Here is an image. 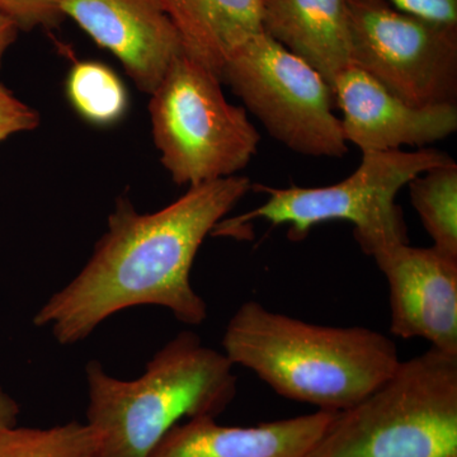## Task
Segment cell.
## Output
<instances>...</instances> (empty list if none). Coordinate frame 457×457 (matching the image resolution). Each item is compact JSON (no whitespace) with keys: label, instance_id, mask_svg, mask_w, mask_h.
Instances as JSON below:
<instances>
[{"label":"cell","instance_id":"obj_4","mask_svg":"<svg viewBox=\"0 0 457 457\" xmlns=\"http://www.w3.org/2000/svg\"><path fill=\"white\" fill-rule=\"evenodd\" d=\"M309 457H457V356L429 348L337 411Z\"/></svg>","mask_w":457,"mask_h":457},{"label":"cell","instance_id":"obj_22","mask_svg":"<svg viewBox=\"0 0 457 457\" xmlns=\"http://www.w3.org/2000/svg\"><path fill=\"white\" fill-rule=\"evenodd\" d=\"M18 31L20 29L14 21L9 18L4 12L0 11V65H2L5 51L16 40Z\"/></svg>","mask_w":457,"mask_h":457},{"label":"cell","instance_id":"obj_17","mask_svg":"<svg viewBox=\"0 0 457 457\" xmlns=\"http://www.w3.org/2000/svg\"><path fill=\"white\" fill-rule=\"evenodd\" d=\"M88 425L69 422L50 428L12 427L0 435V457H95Z\"/></svg>","mask_w":457,"mask_h":457},{"label":"cell","instance_id":"obj_7","mask_svg":"<svg viewBox=\"0 0 457 457\" xmlns=\"http://www.w3.org/2000/svg\"><path fill=\"white\" fill-rule=\"evenodd\" d=\"M220 78L270 137L288 149L315 158L347 154L332 87L266 33L243 45Z\"/></svg>","mask_w":457,"mask_h":457},{"label":"cell","instance_id":"obj_12","mask_svg":"<svg viewBox=\"0 0 457 457\" xmlns=\"http://www.w3.org/2000/svg\"><path fill=\"white\" fill-rule=\"evenodd\" d=\"M336 413L317 411L252 427L192 418L174 426L149 457H309Z\"/></svg>","mask_w":457,"mask_h":457},{"label":"cell","instance_id":"obj_13","mask_svg":"<svg viewBox=\"0 0 457 457\" xmlns=\"http://www.w3.org/2000/svg\"><path fill=\"white\" fill-rule=\"evenodd\" d=\"M262 27L330 87L351 66L347 0H263Z\"/></svg>","mask_w":457,"mask_h":457},{"label":"cell","instance_id":"obj_15","mask_svg":"<svg viewBox=\"0 0 457 457\" xmlns=\"http://www.w3.org/2000/svg\"><path fill=\"white\" fill-rule=\"evenodd\" d=\"M407 186L433 248L457 260V164L453 159L423 171Z\"/></svg>","mask_w":457,"mask_h":457},{"label":"cell","instance_id":"obj_11","mask_svg":"<svg viewBox=\"0 0 457 457\" xmlns=\"http://www.w3.org/2000/svg\"><path fill=\"white\" fill-rule=\"evenodd\" d=\"M332 89L345 141L362 153L423 147L457 130L456 104L411 106L353 65L337 77Z\"/></svg>","mask_w":457,"mask_h":457},{"label":"cell","instance_id":"obj_10","mask_svg":"<svg viewBox=\"0 0 457 457\" xmlns=\"http://www.w3.org/2000/svg\"><path fill=\"white\" fill-rule=\"evenodd\" d=\"M62 12L112 53L147 95L185 53L164 0H62Z\"/></svg>","mask_w":457,"mask_h":457},{"label":"cell","instance_id":"obj_1","mask_svg":"<svg viewBox=\"0 0 457 457\" xmlns=\"http://www.w3.org/2000/svg\"><path fill=\"white\" fill-rule=\"evenodd\" d=\"M252 186L243 176L201 183L152 213L120 198L90 260L42 305L33 324L50 328L62 345L84 341L111 315L134 306H162L182 323L200 326L207 303L192 287V264Z\"/></svg>","mask_w":457,"mask_h":457},{"label":"cell","instance_id":"obj_21","mask_svg":"<svg viewBox=\"0 0 457 457\" xmlns=\"http://www.w3.org/2000/svg\"><path fill=\"white\" fill-rule=\"evenodd\" d=\"M20 405L0 386V435L12 427L17 426Z\"/></svg>","mask_w":457,"mask_h":457},{"label":"cell","instance_id":"obj_2","mask_svg":"<svg viewBox=\"0 0 457 457\" xmlns=\"http://www.w3.org/2000/svg\"><path fill=\"white\" fill-rule=\"evenodd\" d=\"M222 347L234 366L251 370L278 395L327 411L356 404L400 363L383 333L308 323L253 300L228 320Z\"/></svg>","mask_w":457,"mask_h":457},{"label":"cell","instance_id":"obj_9","mask_svg":"<svg viewBox=\"0 0 457 457\" xmlns=\"http://www.w3.org/2000/svg\"><path fill=\"white\" fill-rule=\"evenodd\" d=\"M372 258L389 286L390 332L457 356V260L409 242Z\"/></svg>","mask_w":457,"mask_h":457},{"label":"cell","instance_id":"obj_18","mask_svg":"<svg viewBox=\"0 0 457 457\" xmlns=\"http://www.w3.org/2000/svg\"><path fill=\"white\" fill-rule=\"evenodd\" d=\"M62 0H0L4 12L20 29L54 27L62 20Z\"/></svg>","mask_w":457,"mask_h":457},{"label":"cell","instance_id":"obj_14","mask_svg":"<svg viewBox=\"0 0 457 457\" xmlns=\"http://www.w3.org/2000/svg\"><path fill=\"white\" fill-rule=\"evenodd\" d=\"M186 55L219 78L243 45L263 32V0H164ZM221 79V78H220Z\"/></svg>","mask_w":457,"mask_h":457},{"label":"cell","instance_id":"obj_6","mask_svg":"<svg viewBox=\"0 0 457 457\" xmlns=\"http://www.w3.org/2000/svg\"><path fill=\"white\" fill-rule=\"evenodd\" d=\"M150 97L153 139L176 185L237 176L257 154L261 134L245 108L228 104L220 78L185 53Z\"/></svg>","mask_w":457,"mask_h":457},{"label":"cell","instance_id":"obj_5","mask_svg":"<svg viewBox=\"0 0 457 457\" xmlns=\"http://www.w3.org/2000/svg\"><path fill=\"white\" fill-rule=\"evenodd\" d=\"M451 161L437 149L417 152L362 153V161L348 179L326 187L273 188L254 185L269 198L252 212L219 222L213 233L239 236L253 220L287 225L288 237L300 242L312 228L333 220L350 221L363 253L374 257L386 246L408 243L407 225L395 197L411 179Z\"/></svg>","mask_w":457,"mask_h":457},{"label":"cell","instance_id":"obj_8","mask_svg":"<svg viewBox=\"0 0 457 457\" xmlns=\"http://www.w3.org/2000/svg\"><path fill=\"white\" fill-rule=\"evenodd\" d=\"M351 65L414 107L456 104L457 27L403 13L385 0H347Z\"/></svg>","mask_w":457,"mask_h":457},{"label":"cell","instance_id":"obj_19","mask_svg":"<svg viewBox=\"0 0 457 457\" xmlns=\"http://www.w3.org/2000/svg\"><path fill=\"white\" fill-rule=\"evenodd\" d=\"M40 121L37 111L27 106L0 83V143L18 132L35 130Z\"/></svg>","mask_w":457,"mask_h":457},{"label":"cell","instance_id":"obj_20","mask_svg":"<svg viewBox=\"0 0 457 457\" xmlns=\"http://www.w3.org/2000/svg\"><path fill=\"white\" fill-rule=\"evenodd\" d=\"M392 7L411 16L457 27V0H385Z\"/></svg>","mask_w":457,"mask_h":457},{"label":"cell","instance_id":"obj_3","mask_svg":"<svg viewBox=\"0 0 457 457\" xmlns=\"http://www.w3.org/2000/svg\"><path fill=\"white\" fill-rule=\"evenodd\" d=\"M86 375L95 457H149L180 420L216 418L237 395L233 363L189 330L156 352L135 380L113 378L98 361Z\"/></svg>","mask_w":457,"mask_h":457},{"label":"cell","instance_id":"obj_16","mask_svg":"<svg viewBox=\"0 0 457 457\" xmlns=\"http://www.w3.org/2000/svg\"><path fill=\"white\" fill-rule=\"evenodd\" d=\"M65 89L71 106L92 125H114L128 112V89L116 71L104 62H75L66 78Z\"/></svg>","mask_w":457,"mask_h":457}]
</instances>
